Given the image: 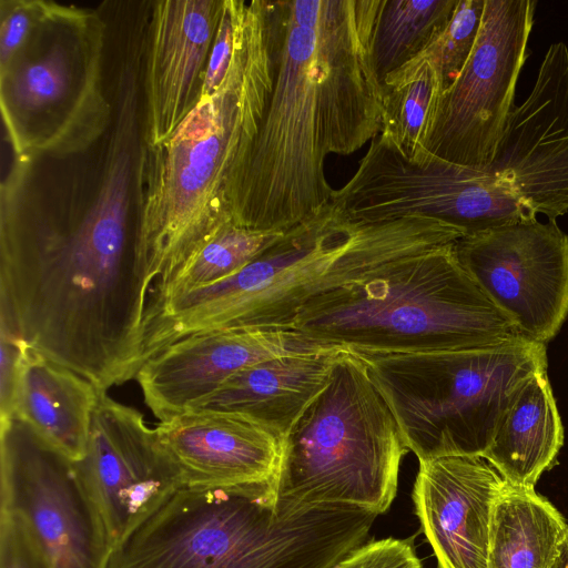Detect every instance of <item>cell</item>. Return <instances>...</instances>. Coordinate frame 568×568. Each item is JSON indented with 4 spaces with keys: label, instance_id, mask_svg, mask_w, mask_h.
<instances>
[{
    "label": "cell",
    "instance_id": "6da1fadb",
    "mask_svg": "<svg viewBox=\"0 0 568 568\" xmlns=\"http://www.w3.org/2000/svg\"><path fill=\"white\" fill-rule=\"evenodd\" d=\"M379 1L280 0L276 74L243 170L236 225L285 232L320 214L335 191L327 156L349 155L382 132L372 54Z\"/></svg>",
    "mask_w": 568,
    "mask_h": 568
},
{
    "label": "cell",
    "instance_id": "7a4b0ae2",
    "mask_svg": "<svg viewBox=\"0 0 568 568\" xmlns=\"http://www.w3.org/2000/svg\"><path fill=\"white\" fill-rule=\"evenodd\" d=\"M275 1H239L226 74L164 142L139 144L135 234L151 295L235 224L241 179L273 89L281 20Z\"/></svg>",
    "mask_w": 568,
    "mask_h": 568
},
{
    "label": "cell",
    "instance_id": "3957f363",
    "mask_svg": "<svg viewBox=\"0 0 568 568\" xmlns=\"http://www.w3.org/2000/svg\"><path fill=\"white\" fill-rule=\"evenodd\" d=\"M464 234L427 215L353 221L332 202L232 276L164 302L146 326L144 359L202 332L291 329L311 298L406 256L455 243Z\"/></svg>",
    "mask_w": 568,
    "mask_h": 568
},
{
    "label": "cell",
    "instance_id": "277c9868",
    "mask_svg": "<svg viewBox=\"0 0 568 568\" xmlns=\"http://www.w3.org/2000/svg\"><path fill=\"white\" fill-rule=\"evenodd\" d=\"M376 514L307 507L276 484L178 488L113 548L106 568H332Z\"/></svg>",
    "mask_w": 568,
    "mask_h": 568
},
{
    "label": "cell",
    "instance_id": "5b68a950",
    "mask_svg": "<svg viewBox=\"0 0 568 568\" xmlns=\"http://www.w3.org/2000/svg\"><path fill=\"white\" fill-rule=\"evenodd\" d=\"M454 244L323 292L303 306L291 329L355 354L477 348L523 337L460 264Z\"/></svg>",
    "mask_w": 568,
    "mask_h": 568
},
{
    "label": "cell",
    "instance_id": "8992f818",
    "mask_svg": "<svg viewBox=\"0 0 568 568\" xmlns=\"http://www.w3.org/2000/svg\"><path fill=\"white\" fill-rule=\"evenodd\" d=\"M106 166L91 207L68 226L42 224L24 260L34 297L54 313L83 322L128 317L145 304L151 284L130 226L129 204L138 138V83L122 70Z\"/></svg>",
    "mask_w": 568,
    "mask_h": 568
},
{
    "label": "cell",
    "instance_id": "52a82bcc",
    "mask_svg": "<svg viewBox=\"0 0 568 568\" xmlns=\"http://www.w3.org/2000/svg\"><path fill=\"white\" fill-rule=\"evenodd\" d=\"M356 355L418 460L481 456L516 390L547 371L546 345L525 337L488 347Z\"/></svg>",
    "mask_w": 568,
    "mask_h": 568
},
{
    "label": "cell",
    "instance_id": "ba28073f",
    "mask_svg": "<svg viewBox=\"0 0 568 568\" xmlns=\"http://www.w3.org/2000/svg\"><path fill=\"white\" fill-rule=\"evenodd\" d=\"M397 420L363 359L342 352L324 392L283 439L276 491L307 507L392 505L408 453Z\"/></svg>",
    "mask_w": 568,
    "mask_h": 568
},
{
    "label": "cell",
    "instance_id": "9c48e42d",
    "mask_svg": "<svg viewBox=\"0 0 568 568\" xmlns=\"http://www.w3.org/2000/svg\"><path fill=\"white\" fill-rule=\"evenodd\" d=\"M332 202L353 221L427 215L466 234L537 220L501 175L429 152L412 160L384 130L372 139L352 178L334 191Z\"/></svg>",
    "mask_w": 568,
    "mask_h": 568
},
{
    "label": "cell",
    "instance_id": "30bf717a",
    "mask_svg": "<svg viewBox=\"0 0 568 568\" xmlns=\"http://www.w3.org/2000/svg\"><path fill=\"white\" fill-rule=\"evenodd\" d=\"M535 6L531 0H485L474 50L438 99L427 152L488 171L514 108Z\"/></svg>",
    "mask_w": 568,
    "mask_h": 568
},
{
    "label": "cell",
    "instance_id": "8fae6325",
    "mask_svg": "<svg viewBox=\"0 0 568 568\" xmlns=\"http://www.w3.org/2000/svg\"><path fill=\"white\" fill-rule=\"evenodd\" d=\"M0 510L20 516L50 568H106L114 544L74 462L22 419L1 424Z\"/></svg>",
    "mask_w": 568,
    "mask_h": 568
},
{
    "label": "cell",
    "instance_id": "7c38bea8",
    "mask_svg": "<svg viewBox=\"0 0 568 568\" xmlns=\"http://www.w3.org/2000/svg\"><path fill=\"white\" fill-rule=\"evenodd\" d=\"M454 248L523 337L546 345L556 336L568 315V236L556 221L518 222L466 234Z\"/></svg>",
    "mask_w": 568,
    "mask_h": 568
},
{
    "label": "cell",
    "instance_id": "4fadbf2b",
    "mask_svg": "<svg viewBox=\"0 0 568 568\" xmlns=\"http://www.w3.org/2000/svg\"><path fill=\"white\" fill-rule=\"evenodd\" d=\"M74 464L114 546L181 487L155 428L106 392L93 413L87 455Z\"/></svg>",
    "mask_w": 568,
    "mask_h": 568
},
{
    "label": "cell",
    "instance_id": "5bb4252c",
    "mask_svg": "<svg viewBox=\"0 0 568 568\" xmlns=\"http://www.w3.org/2000/svg\"><path fill=\"white\" fill-rule=\"evenodd\" d=\"M549 221L568 212V48L547 50L531 92L507 118L488 169Z\"/></svg>",
    "mask_w": 568,
    "mask_h": 568
},
{
    "label": "cell",
    "instance_id": "9a60e30c",
    "mask_svg": "<svg viewBox=\"0 0 568 568\" xmlns=\"http://www.w3.org/2000/svg\"><path fill=\"white\" fill-rule=\"evenodd\" d=\"M324 348L293 329H213L186 336L160 349L141 365L134 378L145 405L162 422L194 408L227 378L248 366Z\"/></svg>",
    "mask_w": 568,
    "mask_h": 568
},
{
    "label": "cell",
    "instance_id": "2e32d148",
    "mask_svg": "<svg viewBox=\"0 0 568 568\" xmlns=\"http://www.w3.org/2000/svg\"><path fill=\"white\" fill-rule=\"evenodd\" d=\"M222 6L223 0L153 3L140 145L168 140L197 103Z\"/></svg>",
    "mask_w": 568,
    "mask_h": 568
},
{
    "label": "cell",
    "instance_id": "e0dca14e",
    "mask_svg": "<svg viewBox=\"0 0 568 568\" xmlns=\"http://www.w3.org/2000/svg\"><path fill=\"white\" fill-rule=\"evenodd\" d=\"M507 486L480 455L418 460L413 500L438 568H487L493 508Z\"/></svg>",
    "mask_w": 568,
    "mask_h": 568
},
{
    "label": "cell",
    "instance_id": "ac0fdd59",
    "mask_svg": "<svg viewBox=\"0 0 568 568\" xmlns=\"http://www.w3.org/2000/svg\"><path fill=\"white\" fill-rule=\"evenodd\" d=\"M155 432L181 486H277L283 439L244 416L190 409L160 422Z\"/></svg>",
    "mask_w": 568,
    "mask_h": 568
},
{
    "label": "cell",
    "instance_id": "d6986e66",
    "mask_svg": "<svg viewBox=\"0 0 568 568\" xmlns=\"http://www.w3.org/2000/svg\"><path fill=\"white\" fill-rule=\"evenodd\" d=\"M342 352L324 348L260 362L232 375L192 409L241 415L284 439L329 384Z\"/></svg>",
    "mask_w": 568,
    "mask_h": 568
},
{
    "label": "cell",
    "instance_id": "ffe728a7",
    "mask_svg": "<svg viewBox=\"0 0 568 568\" xmlns=\"http://www.w3.org/2000/svg\"><path fill=\"white\" fill-rule=\"evenodd\" d=\"M102 390L74 371L28 348L17 417L70 460L88 452L92 418Z\"/></svg>",
    "mask_w": 568,
    "mask_h": 568
},
{
    "label": "cell",
    "instance_id": "44dd1931",
    "mask_svg": "<svg viewBox=\"0 0 568 568\" xmlns=\"http://www.w3.org/2000/svg\"><path fill=\"white\" fill-rule=\"evenodd\" d=\"M564 444V427L547 371L514 394L483 457L514 487L535 488Z\"/></svg>",
    "mask_w": 568,
    "mask_h": 568
},
{
    "label": "cell",
    "instance_id": "7402d4cb",
    "mask_svg": "<svg viewBox=\"0 0 568 568\" xmlns=\"http://www.w3.org/2000/svg\"><path fill=\"white\" fill-rule=\"evenodd\" d=\"M568 524L535 488L508 484L491 515L487 568H551Z\"/></svg>",
    "mask_w": 568,
    "mask_h": 568
},
{
    "label": "cell",
    "instance_id": "603a6c76",
    "mask_svg": "<svg viewBox=\"0 0 568 568\" xmlns=\"http://www.w3.org/2000/svg\"><path fill=\"white\" fill-rule=\"evenodd\" d=\"M79 10L73 9L60 34L44 54L1 72L2 110L13 145L31 118L65 99L74 68L72 40L64 34Z\"/></svg>",
    "mask_w": 568,
    "mask_h": 568
},
{
    "label": "cell",
    "instance_id": "cb8c5ba5",
    "mask_svg": "<svg viewBox=\"0 0 568 568\" xmlns=\"http://www.w3.org/2000/svg\"><path fill=\"white\" fill-rule=\"evenodd\" d=\"M459 0H381L372 54L381 83L445 29Z\"/></svg>",
    "mask_w": 568,
    "mask_h": 568
},
{
    "label": "cell",
    "instance_id": "d4e9b609",
    "mask_svg": "<svg viewBox=\"0 0 568 568\" xmlns=\"http://www.w3.org/2000/svg\"><path fill=\"white\" fill-rule=\"evenodd\" d=\"M383 130L388 132L412 160L424 155L443 84L426 60H410L382 83ZM382 130V131H383Z\"/></svg>",
    "mask_w": 568,
    "mask_h": 568
},
{
    "label": "cell",
    "instance_id": "484cf974",
    "mask_svg": "<svg viewBox=\"0 0 568 568\" xmlns=\"http://www.w3.org/2000/svg\"><path fill=\"white\" fill-rule=\"evenodd\" d=\"M283 233L239 225H231L220 232L155 287L146 312V325L164 302L232 276Z\"/></svg>",
    "mask_w": 568,
    "mask_h": 568
},
{
    "label": "cell",
    "instance_id": "4316f807",
    "mask_svg": "<svg viewBox=\"0 0 568 568\" xmlns=\"http://www.w3.org/2000/svg\"><path fill=\"white\" fill-rule=\"evenodd\" d=\"M485 0H459L445 27L412 60H426L437 71L443 91L458 77L470 57L481 26Z\"/></svg>",
    "mask_w": 568,
    "mask_h": 568
},
{
    "label": "cell",
    "instance_id": "83f0119b",
    "mask_svg": "<svg viewBox=\"0 0 568 568\" xmlns=\"http://www.w3.org/2000/svg\"><path fill=\"white\" fill-rule=\"evenodd\" d=\"M0 568H50L29 526L6 510H0Z\"/></svg>",
    "mask_w": 568,
    "mask_h": 568
},
{
    "label": "cell",
    "instance_id": "f1b7e54d",
    "mask_svg": "<svg viewBox=\"0 0 568 568\" xmlns=\"http://www.w3.org/2000/svg\"><path fill=\"white\" fill-rule=\"evenodd\" d=\"M29 346L10 326L0 323V422L17 417L24 359Z\"/></svg>",
    "mask_w": 568,
    "mask_h": 568
},
{
    "label": "cell",
    "instance_id": "f546056e",
    "mask_svg": "<svg viewBox=\"0 0 568 568\" xmlns=\"http://www.w3.org/2000/svg\"><path fill=\"white\" fill-rule=\"evenodd\" d=\"M332 568H423L414 538L371 540L349 552Z\"/></svg>",
    "mask_w": 568,
    "mask_h": 568
},
{
    "label": "cell",
    "instance_id": "4dcf8cb0",
    "mask_svg": "<svg viewBox=\"0 0 568 568\" xmlns=\"http://www.w3.org/2000/svg\"><path fill=\"white\" fill-rule=\"evenodd\" d=\"M0 28V62L4 71L27 42L37 21L36 1L6 2Z\"/></svg>",
    "mask_w": 568,
    "mask_h": 568
},
{
    "label": "cell",
    "instance_id": "1f68e13d",
    "mask_svg": "<svg viewBox=\"0 0 568 568\" xmlns=\"http://www.w3.org/2000/svg\"><path fill=\"white\" fill-rule=\"evenodd\" d=\"M551 568H568V536L556 562Z\"/></svg>",
    "mask_w": 568,
    "mask_h": 568
}]
</instances>
